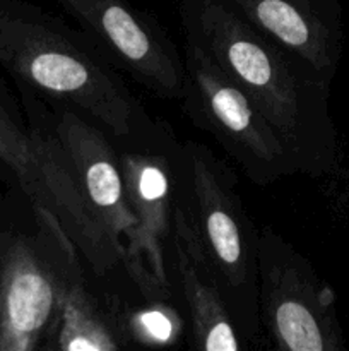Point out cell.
I'll list each match as a JSON object with an SVG mask.
<instances>
[{
  "mask_svg": "<svg viewBox=\"0 0 349 351\" xmlns=\"http://www.w3.org/2000/svg\"><path fill=\"white\" fill-rule=\"evenodd\" d=\"M84 257L68 243L58 321L50 351H118L129 346L125 311L92 290Z\"/></svg>",
  "mask_w": 349,
  "mask_h": 351,
  "instance_id": "8fae6325",
  "label": "cell"
},
{
  "mask_svg": "<svg viewBox=\"0 0 349 351\" xmlns=\"http://www.w3.org/2000/svg\"><path fill=\"white\" fill-rule=\"evenodd\" d=\"M195 223L236 329L246 346L259 339V237L231 168L198 141L181 143Z\"/></svg>",
  "mask_w": 349,
  "mask_h": 351,
  "instance_id": "277c9868",
  "label": "cell"
},
{
  "mask_svg": "<svg viewBox=\"0 0 349 351\" xmlns=\"http://www.w3.org/2000/svg\"><path fill=\"white\" fill-rule=\"evenodd\" d=\"M183 38L201 45L277 130L301 173L324 163L322 77L263 36L224 0H180Z\"/></svg>",
  "mask_w": 349,
  "mask_h": 351,
  "instance_id": "7a4b0ae2",
  "label": "cell"
},
{
  "mask_svg": "<svg viewBox=\"0 0 349 351\" xmlns=\"http://www.w3.org/2000/svg\"><path fill=\"white\" fill-rule=\"evenodd\" d=\"M331 304V293L317 288L305 257L274 228H260V328L274 348L327 351L334 345L327 321Z\"/></svg>",
  "mask_w": 349,
  "mask_h": 351,
  "instance_id": "52a82bcc",
  "label": "cell"
},
{
  "mask_svg": "<svg viewBox=\"0 0 349 351\" xmlns=\"http://www.w3.org/2000/svg\"><path fill=\"white\" fill-rule=\"evenodd\" d=\"M168 257L177 269L181 297L187 308L192 348L202 351L245 350L246 343L229 315L218 278L202 247L201 233L188 197L181 146L178 154V180Z\"/></svg>",
  "mask_w": 349,
  "mask_h": 351,
  "instance_id": "9c48e42d",
  "label": "cell"
},
{
  "mask_svg": "<svg viewBox=\"0 0 349 351\" xmlns=\"http://www.w3.org/2000/svg\"><path fill=\"white\" fill-rule=\"evenodd\" d=\"M44 103L82 195L115 245L127 278L147 302L168 300L144 264L139 225L127 199L115 143L99 127L68 106Z\"/></svg>",
  "mask_w": 349,
  "mask_h": 351,
  "instance_id": "8992f818",
  "label": "cell"
},
{
  "mask_svg": "<svg viewBox=\"0 0 349 351\" xmlns=\"http://www.w3.org/2000/svg\"><path fill=\"white\" fill-rule=\"evenodd\" d=\"M122 74L166 101L183 93V55L163 26L127 0H57Z\"/></svg>",
  "mask_w": 349,
  "mask_h": 351,
  "instance_id": "ba28073f",
  "label": "cell"
},
{
  "mask_svg": "<svg viewBox=\"0 0 349 351\" xmlns=\"http://www.w3.org/2000/svg\"><path fill=\"white\" fill-rule=\"evenodd\" d=\"M240 17L313 69L322 79L332 64L331 19L318 0H224Z\"/></svg>",
  "mask_w": 349,
  "mask_h": 351,
  "instance_id": "7c38bea8",
  "label": "cell"
},
{
  "mask_svg": "<svg viewBox=\"0 0 349 351\" xmlns=\"http://www.w3.org/2000/svg\"><path fill=\"white\" fill-rule=\"evenodd\" d=\"M70 242L19 185L0 194V351H50Z\"/></svg>",
  "mask_w": 349,
  "mask_h": 351,
  "instance_id": "3957f363",
  "label": "cell"
},
{
  "mask_svg": "<svg viewBox=\"0 0 349 351\" xmlns=\"http://www.w3.org/2000/svg\"><path fill=\"white\" fill-rule=\"evenodd\" d=\"M0 69L16 88L68 106L116 147H163L177 139L130 91L103 48L60 17L23 0H0Z\"/></svg>",
  "mask_w": 349,
  "mask_h": 351,
  "instance_id": "6da1fadb",
  "label": "cell"
},
{
  "mask_svg": "<svg viewBox=\"0 0 349 351\" xmlns=\"http://www.w3.org/2000/svg\"><path fill=\"white\" fill-rule=\"evenodd\" d=\"M0 171L31 201L47 208V189L21 103L0 77Z\"/></svg>",
  "mask_w": 349,
  "mask_h": 351,
  "instance_id": "4fadbf2b",
  "label": "cell"
},
{
  "mask_svg": "<svg viewBox=\"0 0 349 351\" xmlns=\"http://www.w3.org/2000/svg\"><path fill=\"white\" fill-rule=\"evenodd\" d=\"M180 146L181 143L177 137L163 147H116L127 199L139 225L144 264L168 298V247L173 228Z\"/></svg>",
  "mask_w": 349,
  "mask_h": 351,
  "instance_id": "30bf717a",
  "label": "cell"
},
{
  "mask_svg": "<svg viewBox=\"0 0 349 351\" xmlns=\"http://www.w3.org/2000/svg\"><path fill=\"white\" fill-rule=\"evenodd\" d=\"M185 81L180 105L197 129L216 139L221 149L259 187L301 173L287 144L222 71L190 38H183Z\"/></svg>",
  "mask_w": 349,
  "mask_h": 351,
  "instance_id": "5b68a950",
  "label": "cell"
},
{
  "mask_svg": "<svg viewBox=\"0 0 349 351\" xmlns=\"http://www.w3.org/2000/svg\"><path fill=\"white\" fill-rule=\"evenodd\" d=\"M174 314L164 302H149V307L140 312L125 311V331L129 341L144 346L170 345L177 339Z\"/></svg>",
  "mask_w": 349,
  "mask_h": 351,
  "instance_id": "5bb4252c",
  "label": "cell"
}]
</instances>
